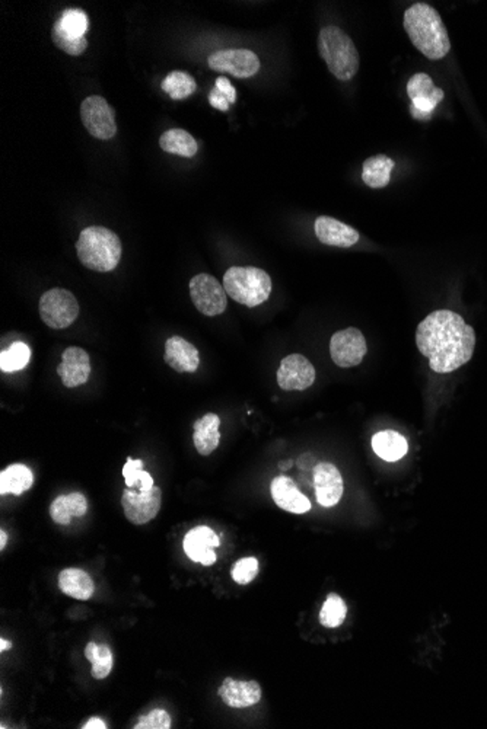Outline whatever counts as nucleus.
Segmentation results:
<instances>
[{"label":"nucleus","mask_w":487,"mask_h":729,"mask_svg":"<svg viewBox=\"0 0 487 729\" xmlns=\"http://www.w3.org/2000/svg\"><path fill=\"white\" fill-rule=\"evenodd\" d=\"M407 95L412 99V113L414 120L426 122L432 115L438 104L444 99V90L436 88L432 78L426 73L413 74L407 82Z\"/></svg>","instance_id":"nucleus-11"},{"label":"nucleus","mask_w":487,"mask_h":729,"mask_svg":"<svg viewBox=\"0 0 487 729\" xmlns=\"http://www.w3.org/2000/svg\"><path fill=\"white\" fill-rule=\"evenodd\" d=\"M88 28L90 21L82 9H67L55 22L52 31L53 43L66 55H82L88 47V39L85 37Z\"/></svg>","instance_id":"nucleus-6"},{"label":"nucleus","mask_w":487,"mask_h":729,"mask_svg":"<svg viewBox=\"0 0 487 729\" xmlns=\"http://www.w3.org/2000/svg\"><path fill=\"white\" fill-rule=\"evenodd\" d=\"M34 485V473L22 463L11 464L0 473V494H13L20 496L31 489Z\"/></svg>","instance_id":"nucleus-25"},{"label":"nucleus","mask_w":487,"mask_h":729,"mask_svg":"<svg viewBox=\"0 0 487 729\" xmlns=\"http://www.w3.org/2000/svg\"><path fill=\"white\" fill-rule=\"evenodd\" d=\"M347 616V606L342 597L329 594L320 612V623L324 628L336 629L342 626Z\"/></svg>","instance_id":"nucleus-32"},{"label":"nucleus","mask_w":487,"mask_h":729,"mask_svg":"<svg viewBox=\"0 0 487 729\" xmlns=\"http://www.w3.org/2000/svg\"><path fill=\"white\" fill-rule=\"evenodd\" d=\"M83 729H106V722L103 719H99V717H92L90 721L82 726Z\"/></svg>","instance_id":"nucleus-38"},{"label":"nucleus","mask_w":487,"mask_h":729,"mask_svg":"<svg viewBox=\"0 0 487 729\" xmlns=\"http://www.w3.org/2000/svg\"><path fill=\"white\" fill-rule=\"evenodd\" d=\"M416 345L435 373L447 375L472 360L475 332L452 310H435L417 326Z\"/></svg>","instance_id":"nucleus-1"},{"label":"nucleus","mask_w":487,"mask_h":729,"mask_svg":"<svg viewBox=\"0 0 487 729\" xmlns=\"http://www.w3.org/2000/svg\"><path fill=\"white\" fill-rule=\"evenodd\" d=\"M190 296L199 312L206 317H219L228 306L224 284L209 274H197L190 281Z\"/></svg>","instance_id":"nucleus-8"},{"label":"nucleus","mask_w":487,"mask_h":729,"mask_svg":"<svg viewBox=\"0 0 487 729\" xmlns=\"http://www.w3.org/2000/svg\"><path fill=\"white\" fill-rule=\"evenodd\" d=\"M123 476L126 479V487H138V491L145 492L150 491L154 485V478L150 473L143 470V462L133 461V459H127V463L123 468Z\"/></svg>","instance_id":"nucleus-33"},{"label":"nucleus","mask_w":487,"mask_h":729,"mask_svg":"<svg viewBox=\"0 0 487 729\" xmlns=\"http://www.w3.org/2000/svg\"><path fill=\"white\" fill-rule=\"evenodd\" d=\"M372 449L375 454L384 461L397 462L406 456L409 445L401 434L389 429V431H381L373 436Z\"/></svg>","instance_id":"nucleus-26"},{"label":"nucleus","mask_w":487,"mask_h":729,"mask_svg":"<svg viewBox=\"0 0 487 729\" xmlns=\"http://www.w3.org/2000/svg\"><path fill=\"white\" fill-rule=\"evenodd\" d=\"M220 418L217 413H206L194 424V447L201 456H209L217 450L220 441Z\"/></svg>","instance_id":"nucleus-22"},{"label":"nucleus","mask_w":487,"mask_h":729,"mask_svg":"<svg viewBox=\"0 0 487 729\" xmlns=\"http://www.w3.org/2000/svg\"><path fill=\"white\" fill-rule=\"evenodd\" d=\"M368 352L365 336L359 329L347 328L331 336L330 355L334 364L342 369L359 366Z\"/></svg>","instance_id":"nucleus-12"},{"label":"nucleus","mask_w":487,"mask_h":729,"mask_svg":"<svg viewBox=\"0 0 487 729\" xmlns=\"http://www.w3.org/2000/svg\"><path fill=\"white\" fill-rule=\"evenodd\" d=\"M314 487L320 505L326 508L337 505L345 489L340 470L326 462L317 464L314 469Z\"/></svg>","instance_id":"nucleus-16"},{"label":"nucleus","mask_w":487,"mask_h":729,"mask_svg":"<svg viewBox=\"0 0 487 729\" xmlns=\"http://www.w3.org/2000/svg\"><path fill=\"white\" fill-rule=\"evenodd\" d=\"M218 693L226 705L235 709H244V708H250L260 702L261 687L259 682H252V680L244 682V680L225 679Z\"/></svg>","instance_id":"nucleus-20"},{"label":"nucleus","mask_w":487,"mask_h":729,"mask_svg":"<svg viewBox=\"0 0 487 729\" xmlns=\"http://www.w3.org/2000/svg\"><path fill=\"white\" fill-rule=\"evenodd\" d=\"M59 587L66 596L76 600H90L94 596V580L90 573L79 568H67L59 575Z\"/></svg>","instance_id":"nucleus-24"},{"label":"nucleus","mask_w":487,"mask_h":729,"mask_svg":"<svg viewBox=\"0 0 487 729\" xmlns=\"http://www.w3.org/2000/svg\"><path fill=\"white\" fill-rule=\"evenodd\" d=\"M403 24L413 46L429 60L444 59L451 51L444 21L431 4H412L403 16Z\"/></svg>","instance_id":"nucleus-2"},{"label":"nucleus","mask_w":487,"mask_h":729,"mask_svg":"<svg viewBox=\"0 0 487 729\" xmlns=\"http://www.w3.org/2000/svg\"><path fill=\"white\" fill-rule=\"evenodd\" d=\"M159 146L162 150L177 157H196L197 143L192 134L185 130L173 129L162 134L159 139Z\"/></svg>","instance_id":"nucleus-28"},{"label":"nucleus","mask_w":487,"mask_h":729,"mask_svg":"<svg viewBox=\"0 0 487 729\" xmlns=\"http://www.w3.org/2000/svg\"><path fill=\"white\" fill-rule=\"evenodd\" d=\"M164 360L178 373H194L201 364L197 348L181 336H171L167 341Z\"/></svg>","instance_id":"nucleus-21"},{"label":"nucleus","mask_w":487,"mask_h":729,"mask_svg":"<svg viewBox=\"0 0 487 729\" xmlns=\"http://www.w3.org/2000/svg\"><path fill=\"white\" fill-rule=\"evenodd\" d=\"M31 360V348L27 343L16 341L8 350H4L0 354V370L4 373H13L20 371L30 363Z\"/></svg>","instance_id":"nucleus-31"},{"label":"nucleus","mask_w":487,"mask_h":729,"mask_svg":"<svg viewBox=\"0 0 487 729\" xmlns=\"http://www.w3.org/2000/svg\"><path fill=\"white\" fill-rule=\"evenodd\" d=\"M161 86L162 90L175 101L189 97L197 89L196 81L192 78V74L185 73V72H171L167 74Z\"/></svg>","instance_id":"nucleus-30"},{"label":"nucleus","mask_w":487,"mask_h":729,"mask_svg":"<svg viewBox=\"0 0 487 729\" xmlns=\"http://www.w3.org/2000/svg\"><path fill=\"white\" fill-rule=\"evenodd\" d=\"M259 573V561L256 558H243L232 568V580L240 585H247Z\"/></svg>","instance_id":"nucleus-34"},{"label":"nucleus","mask_w":487,"mask_h":729,"mask_svg":"<svg viewBox=\"0 0 487 729\" xmlns=\"http://www.w3.org/2000/svg\"><path fill=\"white\" fill-rule=\"evenodd\" d=\"M76 252L79 261L87 268L98 273H110L122 258V241L107 227H87L79 234Z\"/></svg>","instance_id":"nucleus-3"},{"label":"nucleus","mask_w":487,"mask_h":729,"mask_svg":"<svg viewBox=\"0 0 487 729\" xmlns=\"http://www.w3.org/2000/svg\"><path fill=\"white\" fill-rule=\"evenodd\" d=\"M394 166V160L385 155L368 157L362 166V181L373 190L387 187L391 181Z\"/></svg>","instance_id":"nucleus-27"},{"label":"nucleus","mask_w":487,"mask_h":729,"mask_svg":"<svg viewBox=\"0 0 487 729\" xmlns=\"http://www.w3.org/2000/svg\"><path fill=\"white\" fill-rule=\"evenodd\" d=\"M319 51L329 71L336 79L347 82L355 78L361 66L359 51L342 28L324 27L320 31Z\"/></svg>","instance_id":"nucleus-4"},{"label":"nucleus","mask_w":487,"mask_h":729,"mask_svg":"<svg viewBox=\"0 0 487 729\" xmlns=\"http://www.w3.org/2000/svg\"><path fill=\"white\" fill-rule=\"evenodd\" d=\"M224 287L232 301L247 308H256L270 296L271 278L256 267H231L225 273Z\"/></svg>","instance_id":"nucleus-5"},{"label":"nucleus","mask_w":487,"mask_h":729,"mask_svg":"<svg viewBox=\"0 0 487 729\" xmlns=\"http://www.w3.org/2000/svg\"><path fill=\"white\" fill-rule=\"evenodd\" d=\"M134 729H169L171 728V716L164 709H155L145 716H141Z\"/></svg>","instance_id":"nucleus-35"},{"label":"nucleus","mask_w":487,"mask_h":729,"mask_svg":"<svg viewBox=\"0 0 487 729\" xmlns=\"http://www.w3.org/2000/svg\"><path fill=\"white\" fill-rule=\"evenodd\" d=\"M6 543H8V535H6V531L0 530V549L4 550L6 547Z\"/></svg>","instance_id":"nucleus-39"},{"label":"nucleus","mask_w":487,"mask_h":729,"mask_svg":"<svg viewBox=\"0 0 487 729\" xmlns=\"http://www.w3.org/2000/svg\"><path fill=\"white\" fill-rule=\"evenodd\" d=\"M39 317L48 328H67L78 319V301L67 290H48L39 299Z\"/></svg>","instance_id":"nucleus-7"},{"label":"nucleus","mask_w":487,"mask_h":729,"mask_svg":"<svg viewBox=\"0 0 487 729\" xmlns=\"http://www.w3.org/2000/svg\"><path fill=\"white\" fill-rule=\"evenodd\" d=\"M209 104H210L213 108H217V110L220 111H228L229 106H231L228 99H226L224 95H220L217 88H213V90H210V94H209Z\"/></svg>","instance_id":"nucleus-37"},{"label":"nucleus","mask_w":487,"mask_h":729,"mask_svg":"<svg viewBox=\"0 0 487 729\" xmlns=\"http://www.w3.org/2000/svg\"><path fill=\"white\" fill-rule=\"evenodd\" d=\"M314 231L320 242L324 245L336 246V248H350V246L356 245L361 238L354 227L338 222L333 217H329V216L317 217Z\"/></svg>","instance_id":"nucleus-19"},{"label":"nucleus","mask_w":487,"mask_h":729,"mask_svg":"<svg viewBox=\"0 0 487 729\" xmlns=\"http://www.w3.org/2000/svg\"><path fill=\"white\" fill-rule=\"evenodd\" d=\"M271 496L278 507L292 513V514H305L311 510L310 499L299 491L295 482L287 476H278L271 482Z\"/></svg>","instance_id":"nucleus-18"},{"label":"nucleus","mask_w":487,"mask_h":729,"mask_svg":"<svg viewBox=\"0 0 487 729\" xmlns=\"http://www.w3.org/2000/svg\"><path fill=\"white\" fill-rule=\"evenodd\" d=\"M218 90H219L220 95H224L226 99H228L229 104H234L236 101V90L229 82L228 79L224 78V76H219L217 79V86H215Z\"/></svg>","instance_id":"nucleus-36"},{"label":"nucleus","mask_w":487,"mask_h":729,"mask_svg":"<svg viewBox=\"0 0 487 729\" xmlns=\"http://www.w3.org/2000/svg\"><path fill=\"white\" fill-rule=\"evenodd\" d=\"M62 364L57 367V373L62 377L64 386L78 387L88 382L90 376V359L85 350L79 347H69L64 350Z\"/></svg>","instance_id":"nucleus-17"},{"label":"nucleus","mask_w":487,"mask_h":729,"mask_svg":"<svg viewBox=\"0 0 487 729\" xmlns=\"http://www.w3.org/2000/svg\"><path fill=\"white\" fill-rule=\"evenodd\" d=\"M85 657L92 664L90 674L94 679L104 680L110 675L111 670H113V663H115V657H113L110 648L107 647V645L90 642L85 648Z\"/></svg>","instance_id":"nucleus-29"},{"label":"nucleus","mask_w":487,"mask_h":729,"mask_svg":"<svg viewBox=\"0 0 487 729\" xmlns=\"http://www.w3.org/2000/svg\"><path fill=\"white\" fill-rule=\"evenodd\" d=\"M11 647H13V644L8 642V640H0V651L4 652L6 651V649H11Z\"/></svg>","instance_id":"nucleus-40"},{"label":"nucleus","mask_w":487,"mask_h":729,"mask_svg":"<svg viewBox=\"0 0 487 729\" xmlns=\"http://www.w3.org/2000/svg\"><path fill=\"white\" fill-rule=\"evenodd\" d=\"M81 118L88 133L99 140H110L117 133L115 111L103 97H88L81 106Z\"/></svg>","instance_id":"nucleus-9"},{"label":"nucleus","mask_w":487,"mask_h":729,"mask_svg":"<svg viewBox=\"0 0 487 729\" xmlns=\"http://www.w3.org/2000/svg\"><path fill=\"white\" fill-rule=\"evenodd\" d=\"M161 487H154L150 491L141 492L126 489L123 492L122 505L130 523L141 526L150 523L161 510Z\"/></svg>","instance_id":"nucleus-13"},{"label":"nucleus","mask_w":487,"mask_h":729,"mask_svg":"<svg viewBox=\"0 0 487 729\" xmlns=\"http://www.w3.org/2000/svg\"><path fill=\"white\" fill-rule=\"evenodd\" d=\"M315 382V369L307 357L291 354L285 357L278 370V385L283 390H305Z\"/></svg>","instance_id":"nucleus-14"},{"label":"nucleus","mask_w":487,"mask_h":729,"mask_svg":"<svg viewBox=\"0 0 487 729\" xmlns=\"http://www.w3.org/2000/svg\"><path fill=\"white\" fill-rule=\"evenodd\" d=\"M88 501L82 494L72 492L67 496H60L50 505V517L53 521L62 526L71 524L73 517H83L87 514Z\"/></svg>","instance_id":"nucleus-23"},{"label":"nucleus","mask_w":487,"mask_h":729,"mask_svg":"<svg viewBox=\"0 0 487 729\" xmlns=\"http://www.w3.org/2000/svg\"><path fill=\"white\" fill-rule=\"evenodd\" d=\"M208 64L212 71L219 73H228L234 78L248 79L259 73V55L252 50L245 48H226L213 53L208 59Z\"/></svg>","instance_id":"nucleus-10"},{"label":"nucleus","mask_w":487,"mask_h":729,"mask_svg":"<svg viewBox=\"0 0 487 729\" xmlns=\"http://www.w3.org/2000/svg\"><path fill=\"white\" fill-rule=\"evenodd\" d=\"M220 547L219 536L206 526L194 527L185 535L183 547L192 562L210 566L217 562L213 547Z\"/></svg>","instance_id":"nucleus-15"}]
</instances>
